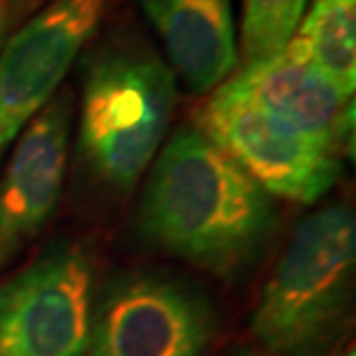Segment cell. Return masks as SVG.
<instances>
[{"label": "cell", "mask_w": 356, "mask_h": 356, "mask_svg": "<svg viewBox=\"0 0 356 356\" xmlns=\"http://www.w3.org/2000/svg\"><path fill=\"white\" fill-rule=\"evenodd\" d=\"M275 218L264 188L197 127H181L151 162L137 229L160 250L227 277L264 248Z\"/></svg>", "instance_id": "1"}, {"label": "cell", "mask_w": 356, "mask_h": 356, "mask_svg": "<svg viewBox=\"0 0 356 356\" xmlns=\"http://www.w3.org/2000/svg\"><path fill=\"white\" fill-rule=\"evenodd\" d=\"M81 63L79 155L99 183L130 192L158 155L176 106V76L137 33L92 38Z\"/></svg>", "instance_id": "2"}, {"label": "cell", "mask_w": 356, "mask_h": 356, "mask_svg": "<svg viewBox=\"0 0 356 356\" xmlns=\"http://www.w3.org/2000/svg\"><path fill=\"white\" fill-rule=\"evenodd\" d=\"M356 270V220L324 206L296 227L252 312V333L273 356H324L345 329Z\"/></svg>", "instance_id": "3"}, {"label": "cell", "mask_w": 356, "mask_h": 356, "mask_svg": "<svg viewBox=\"0 0 356 356\" xmlns=\"http://www.w3.org/2000/svg\"><path fill=\"white\" fill-rule=\"evenodd\" d=\"M197 130L273 199L315 204L343 174L338 153L225 83L199 109Z\"/></svg>", "instance_id": "4"}, {"label": "cell", "mask_w": 356, "mask_h": 356, "mask_svg": "<svg viewBox=\"0 0 356 356\" xmlns=\"http://www.w3.org/2000/svg\"><path fill=\"white\" fill-rule=\"evenodd\" d=\"M216 312L202 291L162 273H127L90 308L86 356H206Z\"/></svg>", "instance_id": "5"}, {"label": "cell", "mask_w": 356, "mask_h": 356, "mask_svg": "<svg viewBox=\"0 0 356 356\" xmlns=\"http://www.w3.org/2000/svg\"><path fill=\"white\" fill-rule=\"evenodd\" d=\"M92 259L79 243L47 248L0 282V356H86Z\"/></svg>", "instance_id": "6"}, {"label": "cell", "mask_w": 356, "mask_h": 356, "mask_svg": "<svg viewBox=\"0 0 356 356\" xmlns=\"http://www.w3.org/2000/svg\"><path fill=\"white\" fill-rule=\"evenodd\" d=\"M109 0H49L0 49V160L58 92Z\"/></svg>", "instance_id": "7"}, {"label": "cell", "mask_w": 356, "mask_h": 356, "mask_svg": "<svg viewBox=\"0 0 356 356\" xmlns=\"http://www.w3.org/2000/svg\"><path fill=\"white\" fill-rule=\"evenodd\" d=\"M74 95L58 88L24 127L0 176V273L44 229L67 172Z\"/></svg>", "instance_id": "8"}, {"label": "cell", "mask_w": 356, "mask_h": 356, "mask_svg": "<svg viewBox=\"0 0 356 356\" xmlns=\"http://www.w3.org/2000/svg\"><path fill=\"white\" fill-rule=\"evenodd\" d=\"M225 86L284 118L319 144L343 153L354 137V97L287 51L238 65Z\"/></svg>", "instance_id": "9"}, {"label": "cell", "mask_w": 356, "mask_h": 356, "mask_svg": "<svg viewBox=\"0 0 356 356\" xmlns=\"http://www.w3.org/2000/svg\"><path fill=\"white\" fill-rule=\"evenodd\" d=\"M165 47L167 65L192 92L216 90L241 56L234 0H137Z\"/></svg>", "instance_id": "10"}, {"label": "cell", "mask_w": 356, "mask_h": 356, "mask_svg": "<svg viewBox=\"0 0 356 356\" xmlns=\"http://www.w3.org/2000/svg\"><path fill=\"white\" fill-rule=\"evenodd\" d=\"M284 51L354 97L356 0H312Z\"/></svg>", "instance_id": "11"}, {"label": "cell", "mask_w": 356, "mask_h": 356, "mask_svg": "<svg viewBox=\"0 0 356 356\" xmlns=\"http://www.w3.org/2000/svg\"><path fill=\"white\" fill-rule=\"evenodd\" d=\"M310 0H243L241 19V65L282 54Z\"/></svg>", "instance_id": "12"}, {"label": "cell", "mask_w": 356, "mask_h": 356, "mask_svg": "<svg viewBox=\"0 0 356 356\" xmlns=\"http://www.w3.org/2000/svg\"><path fill=\"white\" fill-rule=\"evenodd\" d=\"M42 0H0V49L28 17L38 12Z\"/></svg>", "instance_id": "13"}, {"label": "cell", "mask_w": 356, "mask_h": 356, "mask_svg": "<svg viewBox=\"0 0 356 356\" xmlns=\"http://www.w3.org/2000/svg\"><path fill=\"white\" fill-rule=\"evenodd\" d=\"M234 356H273V354H264V352H257V350H241Z\"/></svg>", "instance_id": "14"}, {"label": "cell", "mask_w": 356, "mask_h": 356, "mask_svg": "<svg viewBox=\"0 0 356 356\" xmlns=\"http://www.w3.org/2000/svg\"><path fill=\"white\" fill-rule=\"evenodd\" d=\"M347 356H354V352H350V354H347Z\"/></svg>", "instance_id": "15"}]
</instances>
